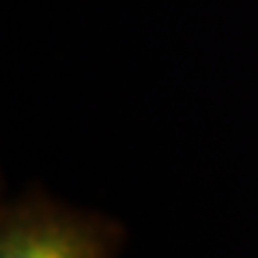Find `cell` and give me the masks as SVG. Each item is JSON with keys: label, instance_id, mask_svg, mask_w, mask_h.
<instances>
[{"label": "cell", "instance_id": "cell-1", "mask_svg": "<svg viewBox=\"0 0 258 258\" xmlns=\"http://www.w3.org/2000/svg\"><path fill=\"white\" fill-rule=\"evenodd\" d=\"M0 258H106L99 237L69 217H15L0 232Z\"/></svg>", "mask_w": 258, "mask_h": 258}]
</instances>
